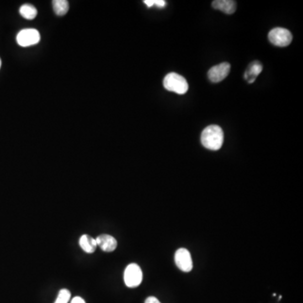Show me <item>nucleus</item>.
Instances as JSON below:
<instances>
[{"label": "nucleus", "instance_id": "obj_1", "mask_svg": "<svg viewBox=\"0 0 303 303\" xmlns=\"http://www.w3.org/2000/svg\"><path fill=\"white\" fill-rule=\"evenodd\" d=\"M200 141L206 148L218 151L224 144V130L219 126H209L202 132Z\"/></svg>", "mask_w": 303, "mask_h": 303}, {"label": "nucleus", "instance_id": "obj_2", "mask_svg": "<svg viewBox=\"0 0 303 303\" xmlns=\"http://www.w3.org/2000/svg\"><path fill=\"white\" fill-rule=\"evenodd\" d=\"M164 87L167 90L174 92L178 94L186 93L189 88L186 80L183 76L176 72H170L165 76L164 80Z\"/></svg>", "mask_w": 303, "mask_h": 303}, {"label": "nucleus", "instance_id": "obj_3", "mask_svg": "<svg viewBox=\"0 0 303 303\" xmlns=\"http://www.w3.org/2000/svg\"><path fill=\"white\" fill-rule=\"evenodd\" d=\"M124 282L128 288H138L142 282V272L136 264H130L124 272Z\"/></svg>", "mask_w": 303, "mask_h": 303}, {"label": "nucleus", "instance_id": "obj_4", "mask_svg": "<svg viewBox=\"0 0 303 303\" xmlns=\"http://www.w3.org/2000/svg\"><path fill=\"white\" fill-rule=\"evenodd\" d=\"M268 40L277 46H286L292 40V35L288 30L284 28H274L268 33Z\"/></svg>", "mask_w": 303, "mask_h": 303}, {"label": "nucleus", "instance_id": "obj_5", "mask_svg": "<svg viewBox=\"0 0 303 303\" xmlns=\"http://www.w3.org/2000/svg\"><path fill=\"white\" fill-rule=\"evenodd\" d=\"M40 40V33L38 30L24 29L18 33L16 40L20 46L26 48L38 44Z\"/></svg>", "mask_w": 303, "mask_h": 303}, {"label": "nucleus", "instance_id": "obj_6", "mask_svg": "<svg viewBox=\"0 0 303 303\" xmlns=\"http://www.w3.org/2000/svg\"><path fill=\"white\" fill-rule=\"evenodd\" d=\"M176 266L184 272H190L193 268L192 256L186 248L177 250L174 256Z\"/></svg>", "mask_w": 303, "mask_h": 303}, {"label": "nucleus", "instance_id": "obj_7", "mask_svg": "<svg viewBox=\"0 0 303 303\" xmlns=\"http://www.w3.org/2000/svg\"><path fill=\"white\" fill-rule=\"evenodd\" d=\"M231 66L228 62H222L214 66L208 71V78L210 82H219L225 80L229 74Z\"/></svg>", "mask_w": 303, "mask_h": 303}, {"label": "nucleus", "instance_id": "obj_8", "mask_svg": "<svg viewBox=\"0 0 303 303\" xmlns=\"http://www.w3.org/2000/svg\"><path fill=\"white\" fill-rule=\"evenodd\" d=\"M96 240L97 245L104 252H113L116 248V240L109 234H101Z\"/></svg>", "mask_w": 303, "mask_h": 303}, {"label": "nucleus", "instance_id": "obj_9", "mask_svg": "<svg viewBox=\"0 0 303 303\" xmlns=\"http://www.w3.org/2000/svg\"><path fill=\"white\" fill-rule=\"evenodd\" d=\"M213 8L218 10H221L224 13L228 14H232L235 13L237 8V3L236 1L232 0H216L212 4Z\"/></svg>", "mask_w": 303, "mask_h": 303}, {"label": "nucleus", "instance_id": "obj_10", "mask_svg": "<svg viewBox=\"0 0 303 303\" xmlns=\"http://www.w3.org/2000/svg\"><path fill=\"white\" fill-rule=\"evenodd\" d=\"M80 245L81 248L88 254H92L94 252L96 248L98 247L96 240L88 234H84L82 236H81L80 240Z\"/></svg>", "mask_w": 303, "mask_h": 303}, {"label": "nucleus", "instance_id": "obj_11", "mask_svg": "<svg viewBox=\"0 0 303 303\" xmlns=\"http://www.w3.org/2000/svg\"><path fill=\"white\" fill-rule=\"evenodd\" d=\"M262 68H263V66H262L260 64H258V62H254V64H251L248 70L245 72V80H248L250 78V80H248V84H252V82H254L257 76L262 71Z\"/></svg>", "mask_w": 303, "mask_h": 303}, {"label": "nucleus", "instance_id": "obj_12", "mask_svg": "<svg viewBox=\"0 0 303 303\" xmlns=\"http://www.w3.org/2000/svg\"><path fill=\"white\" fill-rule=\"evenodd\" d=\"M52 6L54 12L58 16H65L70 10V4L66 0H54Z\"/></svg>", "mask_w": 303, "mask_h": 303}, {"label": "nucleus", "instance_id": "obj_13", "mask_svg": "<svg viewBox=\"0 0 303 303\" xmlns=\"http://www.w3.org/2000/svg\"><path fill=\"white\" fill-rule=\"evenodd\" d=\"M20 14L24 19L33 20L38 16V10L32 4H26L20 8Z\"/></svg>", "mask_w": 303, "mask_h": 303}, {"label": "nucleus", "instance_id": "obj_14", "mask_svg": "<svg viewBox=\"0 0 303 303\" xmlns=\"http://www.w3.org/2000/svg\"><path fill=\"white\" fill-rule=\"evenodd\" d=\"M70 298H71V293L70 290H66V289H62L59 292L58 298L54 303H68Z\"/></svg>", "mask_w": 303, "mask_h": 303}, {"label": "nucleus", "instance_id": "obj_15", "mask_svg": "<svg viewBox=\"0 0 303 303\" xmlns=\"http://www.w3.org/2000/svg\"><path fill=\"white\" fill-rule=\"evenodd\" d=\"M154 6H157L158 8H164L165 6H166V1H164V0H154Z\"/></svg>", "mask_w": 303, "mask_h": 303}, {"label": "nucleus", "instance_id": "obj_16", "mask_svg": "<svg viewBox=\"0 0 303 303\" xmlns=\"http://www.w3.org/2000/svg\"><path fill=\"white\" fill-rule=\"evenodd\" d=\"M145 303H161L160 300H158L157 298H154V296H149V298H146V300H145Z\"/></svg>", "mask_w": 303, "mask_h": 303}, {"label": "nucleus", "instance_id": "obj_17", "mask_svg": "<svg viewBox=\"0 0 303 303\" xmlns=\"http://www.w3.org/2000/svg\"><path fill=\"white\" fill-rule=\"evenodd\" d=\"M71 303H86L84 300L82 298H80V296H76L71 300Z\"/></svg>", "mask_w": 303, "mask_h": 303}, {"label": "nucleus", "instance_id": "obj_18", "mask_svg": "<svg viewBox=\"0 0 303 303\" xmlns=\"http://www.w3.org/2000/svg\"><path fill=\"white\" fill-rule=\"evenodd\" d=\"M144 4H145L148 7L150 8V7H152V6H154V0H145V1H144Z\"/></svg>", "mask_w": 303, "mask_h": 303}, {"label": "nucleus", "instance_id": "obj_19", "mask_svg": "<svg viewBox=\"0 0 303 303\" xmlns=\"http://www.w3.org/2000/svg\"><path fill=\"white\" fill-rule=\"evenodd\" d=\"M1 64H2V62H1V59H0V68H1Z\"/></svg>", "mask_w": 303, "mask_h": 303}]
</instances>
